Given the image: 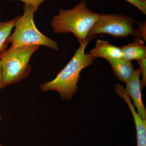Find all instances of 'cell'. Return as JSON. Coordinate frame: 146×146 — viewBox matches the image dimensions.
I'll return each mask as SVG.
<instances>
[{"mask_svg": "<svg viewBox=\"0 0 146 146\" xmlns=\"http://www.w3.org/2000/svg\"><path fill=\"white\" fill-rule=\"evenodd\" d=\"M120 48L122 58L126 60H138L146 58V46L140 37H135L133 42Z\"/></svg>", "mask_w": 146, "mask_h": 146, "instance_id": "obj_9", "label": "cell"}, {"mask_svg": "<svg viewBox=\"0 0 146 146\" xmlns=\"http://www.w3.org/2000/svg\"><path fill=\"white\" fill-rule=\"evenodd\" d=\"M100 15L88 8L87 2L82 0L71 9H60L51 25L54 33H71L80 44L88 38L89 31Z\"/></svg>", "mask_w": 146, "mask_h": 146, "instance_id": "obj_2", "label": "cell"}, {"mask_svg": "<svg viewBox=\"0 0 146 146\" xmlns=\"http://www.w3.org/2000/svg\"><path fill=\"white\" fill-rule=\"evenodd\" d=\"M39 47L31 45L9 48L0 53L2 76L1 88L20 82L27 77L31 71V58Z\"/></svg>", "mask_w": 146, "mask_h": 146, "instance_id": "obj_3", "label": "cell"}, {"mask_svg": "<svg viewBox=\"0 0 146 146\" xmlns=\"http://www.w3.org/2000/svg\"><path fill=\"white\" fill-rule=\"evenodd\" d=\"M89 53L95 58H102L107 60L122 57L120 47L116 46L103 39L97 40L95 47Z\"/></svg>", "mask_w": 146, "mask_h": 146, "instance_id": "obj_8", "label": "cell"}, {"mask_svg": "<svg viewBox=\"0 0 146 146\" xmlns=\"http://www.w3.org/2000/svg\"><path fill=\"white\" fill-rule=\"evenodd\" d=\"M136 22L131 16L122 14H100L89 31V36L107 34L115 38L129 35L140 37L138 28L133 26Z\"/></svg>", "mask_w": 146, "mask_h": 146, "instance_id": "obj_5", "label": "cell"}, {"mask_svg": "<svg viewBox=\"0 0 146 146\" xmlns=\"http://www.w3.org/2000/svg\"><path fill=\"white\" fill-rule=\"evenodd\" d=\"M139 35L141 38H143L146 41V23L145 21L144 23H138Z\"/></svg>", "mask_w": 146, "mask_h": 146, "instance_id": "obj_15", "label": "cell"}, {"mask_svg": "<svg viewBox=\"0 0 146 146\" xmlns=\"http://www.w3.org/2000/svg\"><path fill=\"white\" fill-rule=\"evenodd\" d=\"M1 121V115H0V122Z\"/></svg>", "mask_w": 146, "mask_h": 146, "instance_id": "obj_17", "label": "cell"}, {"mask_svg": "<svg viewBox=\"0 0 146 146\" xmlns=\"http://www.w3.org/2000/svg\"></svg>", "mask_w": 146, "mask_h": 146, "instance_id": "obj_19", "label": "cell"}, {"mask_svg": "<svg viewBox=\"0 0 146 146\" xmlns=\"http://www.w3.org/2000/svg\"><path fill=\"white\" fill-rule=\"evenodd\" d=\"M7 1H13V0H7ZM18 1H21L25 3V5L32 6L34 7L36 11L38 10L39 5L46 0H18Z\"/></svg>", "mask_w": 146, "mask_h": 146, "instance_id": "obj_14", "label": "cell"}, {"mask_svg": "<svg viewBox=\"0 0 146 146\" xmlns=\"http://www.w3.org/2000/svg\"><path fill=\"white\" fill-rule=\"evenodd\" d=\"M140 68L134 70L132 75L126 82L125 92L132 99L137 109V113L142 119H146V110L142 99V86L140 80Z\"/></svg>", "mask_w": 146, "mask_h": 146, "instance_id": "obj_6", "label": "cell"}, {"mask_svg": "<svg viewBox=\"0 0 146 146\" xmlns=\"http://www.w3.org/2000/svg\"><path fill=\"white\" fill-rule=\"evenodd\" d=\"M0 146H3L2 145V144L0 143Z\"/></svg>", "mask_w": 146, "mask_h": 146, "instance_id": "obj_18", "label": "cell"}, {"mask_svg": "<svg viewBox=\"0 0 146 146\" xmlns=\"http://www.w3.org/2000/svg\"><path fill=\"white\" fill-rule=\"evenodd\" d=\"M113 72L120 81L126 82L133 74L134 69L131 61L123 58L108 59Z\"/></svg>", "mask_w": 146, "mask_h": 146, "instance_id": "obj_10", "label": "cell"}, {"mask_svg": "<svg viewBox=\"0 0 146 146\" xmlns=\"http://www.w3.org/2000/svg\"><path fill=\"white\" fill-rule=\"evenodd\" d=\"M140 66L141 73L142 74V78L141 80L142 88H143L146 84V58L137 60Z\"/></svg>", "mask_w": 146, "mask_h": 146, "instance_id": "obj_12", "label": "cell"}, {"mask_svg": "<svg viewBox=\"0 0 146 146\" xmlns=\"http://www.w3.org/2000/svg\"><path fill=\"white\" fill-rule=\"evenodd\" d=\"M136 7L144 14H146V0H125Z\"/></svg>", "mask_w": 146, "mask_h": 146, "instance_id": "obj_13", "label": "cell"}, {"mask_svg": "<svg viewBox=\"0 0 146 146\" xmlns=\"http://www.w3.org/2000/svg\"><path fill=\"white\" fill-rule=\"evenodd\" d=\"M18 18V17H16L8 22H0V53L7 47V40Z\"/></svg>", "mask_w": 146, "mask_h": 146, "instance_id": "obj_11", "label": "cell"}, {"mask_svg": "<svg viewBox=\"0 0 146 146\" xmlns=\"http://www.w3.org/2000/svg\"><path fill=\"white\" fill-rule=\"evenodd\" d=\"M115 90L117 94L124 100L132 113L136 126L137 146H146V119H142L136 112L131 101L130 97L127 94L122 86L117 84L115 86Z\"/></svg>", "mask_w": 146, "mask_h": 146, "instance_id": "obj_7", "label": "cell"}, {"mask_svg": "<svg viewBox=\"0 0 146 146\" xmlns=\"http://www.w3.org/2000/svg\"><path fill=\"white\" fill-rule=\"evenodd\" d=\"M2 78V62L0 58V89H1Z\"/></svg>", "mask_w": 146, "mask_h": 146, "instance_id": "obj_16", "label": "cell"}, {"mask_svg": "<svg viewBox=\"0 0 146 146\" xmlns=\"http://www.w3.org/2000/svg\"><path fill=\"white\" fill-rule=\"evenodd\" d=\"M24 10L23 16H18L14 31L7 40L8 44H11L9 48L35 45L58 50L57 42L42 34L36 28L34 21V13L36 11L34 7L25 5Z\"/></svg>", "mask_w": 146, "mask_h": 146, "instance_id": "obj_4", "label": "cell"}, {"mask_svg": "<svg viewBox=\"0 0 146 146\" xmlns=\"http://www.w3.org/2000/svg\"><path fill=\"white\" fill-rule=\"evenodd\" d=\"M95 36H89L76 51L74 56L54 79L40 85V90L46 92L57 91L63 100L70 101L78 90V82L81 71L95 62L96 58L85 53L88 43Z\"/></svg>", "mask_w": 146, "mask_h": 146, "instance_id": "obj_1", "label": "cell"}]
</instances>
